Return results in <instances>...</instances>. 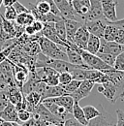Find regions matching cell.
Wrapping results in <instances>:
<instances>
[{"mask_svg":"<svg viewBox=\"0 0 124 126\" xmlns=\"http://www.w3.org/2000/svg\"><path fill=\"white\" fill-rule=\"evenodd\" d=\"M39 46L41 52L51 59H58V60H65L68 61L67 53L65 47H61L50 40L41 36L39 38Z\"/></svg>","mask_w":124,"mask_h":126,"instance_id":"obj_1","label":"cell"},{"mask_svg":"<svg viewBox=\"0 0 124 126\" xmlns=\"http://www.w3.org/2000/svg\"><path fill=\"white\" fill-rule=\"evenodd\" d=\"M75 48L80 54L83 62L85 63L90 69L98 70V71H104V70H108V69L112 68V67L108 66V64H106L102 59H100L96 54H92V53L86 51L85 49H80L77 46L75 47Z\"/></svg>","mask_w":124,"mask_h":126,"instance_id":"obj_2","label":"cell"},{"mask_svg":"<svg viewBox=\"0 0 124 126\" xmlns=\"http://www.w3.org/2000/svg\"><path fill=\"white\" fill-rule=\"evenodd\" d=\"M107 75L108 80L115 86L117 90L118 100H123L124 98V71H118L113 68L102 71Z\"/></svg>","mask_w":124,"mask_h":126,"instance_id":"obj_3","label":"cell"},{"mask_svg":"<svg viewBox=\"0 0 124 126\" xmlns=\"http://www.w3.org/2000/svg\"><path fill=\"white\" fill-rule=\"evenodd\" d=\"M53 2L56 5L57 9L59 10L62 17H64L66 19L78 20V21L83 23L80 16L76 13V11L74 10V8L72 6V3L69 0H53Z\"/></svg>","mask_w":124,"mask_h":126,"instance_id":"obj_4","label":"cell"},{"mask_svg":"<svg viewBox=\"0 0 124 126\" xmlns=\"http://www.w3.org/2000/svg\"><path fill=\"white\" fill-rule=\"evenodd\" d=\"M107 19L101 18V19H93V20H87L83 23V25L86 27V29L90 34L102 39L104 37L105 28L107 26Z\"/></svg>","mask_w":124,"mask_h":126,"instance_id":"obj_5","label":"cell"},{"mask_svg":"<svg viewBox=\"0 0 124 126\" xmlns=\"http://www.w3.org/2000/svg\"><path fill=\"white\" fill-rule=\"evenodd\" d=\"M32 112L37 113L40 118L45 120L46 123H48V124H56V125H63L64 124V121L61 120V119H59L58 117H56L54 114H52L43 105V103H40Z\"/></svg>","mask_w":124,"mask_h":126,"instance_id":"obj_6","label":"cell"},{"mask_svg":"<svg viewBox=\"0 0 124 126\" xmlns=\"http://www.w3.org/2000/svg\"><path fill=\"white\" fill-rule=\"evenodd\" d=\"M42 36L45 37L46 39L50 40L51 42L59 45L63 47H69L70 46L68 44H66L65 42H63L61 39L57 36L56 31H55V26H54V22H46L44 23V27L42 30Z\"/></svg>","mask_w":124,"mask_h":126,"instance_id":"obj_7","label":"cell"},{"mask_svg":"<svg viewBox=\"0 0 124 126\" xmlns=\"http://www.w3.org/2000/svg\"><path fill=\"white\" fill-rule=\"evenodd\" d=\"M95 83L93 82L92 80L89 79H84L81 81L80 85L78 86L76 91H74L72 94H70L72 96V98L74 99L75 102H79L81 99L87 97L88 95L90 94L91 90L93 89Z\"/></svg>","mask_w":124,"mask_h":126,"instance_id":"obj_8","label":"cell"},{"mask_svg":"<svg viewBox=\"0 0 124 126\" xmlns=\"http://www.w3.org/2000/svg\"><path fill=\"white\" fill-rule=\"evenodd\" d=\"M0 80L4 81L9 86L16 85L14 76H13V68L10 60L8 59L0 63Z\"/></svg>","mask_w":124,"mask_h":126,"instance_id":"obj_9","label":"cell"},{"mask_svg":"<svg viewBox=\"0 0 124 126\" xmlns=\"http://www.w3.org/2000/svg\"><path fill=\"white\" fill-rule=\"evenodd\" d=\"M102 4V11L104 17L108 21H115L117 20V15H116V6L117 2L114 0H101Z\"/></svg>","mask_w":124,"mask_h":126,"instance_id":"obj_10","label":"cell"},{"mask_svg":"<svg viewBox=\"0 0 124 126\" xmlns=\"http://www.w3.org/2000/svg\"><path fill=\"white\" fill-rule=\"evenodd\" d=\"M42 103H43V105H44L52 114H54L56 117H58L59 119H61L63 121H65V120H66L67 118H69V116L71 115V113H69L63 107H60V106L56 105V104H55L54 102H52L49 98H46L45 100H43Z\"/></svg>","mask_w":124,"mask_h":126,"instance_id":"obj_11","label":"cell"},{"mask_svg":"<svg viewBox=\"0 0 124 126\" xmlns=\"http://www.w3.org/2000/svg\"><path fill=\"white\" fill-rule=\"evenodd\" d=\"M122 51H124V46H121L115 42H108L106 41L105 39H101V43H100V48L98 52L101 53H108V54H112L117 56L118 54H120Z\"/></svg>","mask_w":124,"mask_h":126,"instance_id":"obj_12","label":"cell"},{"mask_svg":"<svg viewBox=\"0 0 124 126\" xmlns=\"http://www.w3.org/2000/svg\"><path fill=\"white\" fill-rule=\"evenodd\" d=\"M100 107V115L88 121L87 126H115V123L112 121L110 115L106 111L102 105Z\"/></svg>","mask_w":124,"mask_h":126,"instance_id":"obj_13","label":"cell"},{"mask_svg":"<svg viewBox=\"0 0 124 126\" xmlns=\"http://www.w3.org/2000/svg\"><path fill=\"white\" fill-rule=\"evenodd\" d=\"M89 36H90V33L86 29V27L84 25H81L76 32L72 43L80 49H86Z\"/></svg>","mask_w":124,"mask_h":126,"instance_id":"obj_14","label":"cell"},{"mask_svg":"<svg viewBox=\"0 0 124 126\" xmlns=\"http://www.w3.org/2000/svg\"><path fill=\"white\" fill-rule=\"evenodd\" d=\"M105 18L102 11V4L101 0H90V9L85 16L84 22L87 20H93V19H101Z\"/></svg>","mask_w":124,"mask_h":126,"instance_id":"obj_15","label":"cell"},{"mask_svg":"<svg viewBox=\"0 0 124 126\" xmlns=\"http://www.w3.org/2000/svg\"><path fill=\"white\" fill-rule=\"evenodd\" d=\"M76 45H74L73 43L70 44V47H66L65 50H66V53H67V57H68V62L72 63L74 65H78V66H81V67H84L86 69H90L85 63L83 62L80 54L76 50Z\"/></svg>","mask_w":124,"mask_h":126,"instance_id":"obj_16","label":"cell"},{"mask_svg":"<svg viewBox=\"0 0 124 126\" xmlns=\"http://www.w3.org/2000/svg\"><path fill=\"white\" fill-rule=\"evenodd\" d=\"M71 3L74 10L80 16L82 22L84 23L85 16H87L90 9V0H72Z\"/></svg>","mask_w":124,"mask_h":126,"instance_id":"obj_17","label":"cell"},{"mask_svg":"<svg viewBox=\"0 0 124 126\" xmlns=\"http://www.w3.org/2000/svg\"><path fill=\"white\" fill-rule=\"evenodd\" d=\"M0 117L4 121H10V122H17L19 123V119L17 116V110L16 109L15 105L12 103H8V105L5 107L4 110H1Z\"/></svg>","mask_w":124,"mask_h":126,"instance_id":"obj_18","label":"cell"},{"mask_svg":"<svg viewBox=\"0 0 124 126\" xmlns=\"http://www.w3.org/2000/svg\"><path fill=\"white\" fill-rule=\"evenodd\" d=\"M49 99L52 102H54L56 105L63 107L69 113L72 114V110H73V106H74L75 101L71 95H62L59 97H54V98H49Z\"/></svg>","mask_w":124,"mask_h":126,"instance_id":"obj_19","label":"cell"},{"mask_svg":"<svg viewBox=\"0 0 124 126\" xmlns=\"http://www.w3.org/2000/svg\"><path fill=\"white\" fill-rule=\"evenodd\" d=\"M83 25V23L74 20V19H66L65 18V28H66V38L68 42H73L74 36L78 31V29Z\"/></svg>","mask_w":124,"mask_h":126,"instance_id":"obj_20","label":"cell"},{"mask_svg":"<svg viewBox=\"0 0 124 126\" xmlns=\"http://www.w3.org/2000/svg\"><path fill=\"white\" fill-rule=\"evenodd\" d=\"M25 98V104H26V110L32 112L35 110V108L42 103V96L37 91H32L28 94L24 95Z\"/></svg>","mask_w":124,"mask_h":126,"instance_id":"obj_21","label":"cell"},{"mask_svg":"<svg viewBox=\"0 0 124 126\" xmlns=\"http://www.w3.org/2000/svg\"><path fill=\"white\" fill-rule=\"evenodd\" d=\"M101 84L103 85V92H102V94L104 95L110 103L114 104L118 100L117 90H116L115 86L109 80L104 82V83H101Z\"/></svg>","mask_w":124,"mask_h":126,"instance_id":"obj_22","label":"cell"},{"mask_svg":"<svg viewBox=\"0 0 124 126\" xmlns=\"http://www.w3.org/2000/svg\"><path fill=\"white\" fill-rule=\"evenodd\" d=\"M62 95H68L66 93V91L64 90L63 86L58 84L55 86H48L46 85L44 92L42 93V101L45 100L46 98H54V97H59Z\"/></svg>","mask_w":124,"mask_h":126,"instance_id":"obj_23","label":"cell"},{"mask_svg":"<svg viewBox=\"0 0 124 126\" xmlns=\"http://www.w3.org/2000/svg\"><path fill=\"white\" fill-rule=\"evenodd\" d=\"M7 94H8V99L9 102L12 103L13 105H17L19 103L22 102L23 100V94L21 92V90L16 86V85H13V86H9L7 89Z\"/></svg>","mask_w":124,"mask_h":126,"instance_id":"obj_24","label":"cell"},{"mask_svg":"<svg viewBox=\"0 0 124 126\" xmlns=\"http://www.w3.org/2000/svg\"><path fill=\"white\" fill-rule=\"evenodd\" d=\"M0 28L5 33H7L12 39L17 37L16 27L14 24V22L6 19L4 16H2V15H0Z\"/></svg>","mask_w":124,"mask_h":126,"instance_id":"obj_25","label":"cell"},{"mask_svg":"<svg viewBox=\"0 0 124 126\" xmlns=\"http://www.w3.org/2000/svg\"><path fill=\"white\" fill-rule=\"evenodd\" d=\"M72 114H73V117L78 121L79 123L83 124V125H87L88 124V121L87 119L85 118L84 116V112L82 108L79 106L78 102H75L74 103V106H73V110H72Z\"/></svg>","mask_w":124,"mask_h":126,"instance_id":"obj_26","label":"cell"},{"mask_svg":"<svg viewBox=\"0 0 124 126\" xmlns=\"http://www.w3.org/2000/svg\"><path fill=\"white\" fill-rule=\"evenodd\" d=\"M100 43H101V39L94 36L92 34H90L88 42H87V46H86V51L92 53V54H96L99 51L100 48Z\"/></svg>","mask_w":124,"mask_h":126,"instance_id":"obj_27","label":"cell"},{"mask_svg":"<svg viewBox=\"0 0 124 126\" xmlns=\"http://www.w3.org/2000/svg\"><path fill=\"white\" fill-rule=\"evenodd\" d=\"M54 26H55V31L57 36L61 39L63 42H65L66 44H68L70 46L71 42H68L67 41V38H66V28H65V18L61 17L59 20H57L55 23H54Z\"/></svg>","mask_w":124,"mask_h":126,"instance_id":"obj_28","label":"cell"},{"mask_svg":"<svg viewBox=\"0 0 124 126\" xmlns=\"http://www.w3.org/2000/svg\"><path fill=\"white\" fill-rule=\"evenodd\" d=\"M35 21V17L31 13H23V14H19L17 15L16 18V22L22 27H25L27 25H31L33 22Z\"/></svg>","mask_w":124,"mask_h":126,"instance_id":"obj_29","label":"cell"},{"mask_svg":"<svg viewBox=\"0 0 124 126\" xmlns=\"http://www.w3.org/2000/svg\"><path fill=\"white\" fill-rule=\"evenodd\" d=\"M107 23L108 24H107V26L105 28L103 39H105L106 41H108V42H114V38H115V35H116V31H117L118 26L113 25L111 23H108V21H107Z\"/></svg>","mask_w":124,"mask_h":126,"instance_id":"obj_30","label":"cell"},{"mask_svg":"<svg viewBox=\"0 0 124 126\" xmlns=\"http://www.w3.org/2000/svg\"><path fill=\"white\" fill-rule=\"evenodd\" d=\"M83 112H84V116L85 118L87 119V121L91 120L93 118L97 117L98 115H100V110H98L96 107L94 106H90V105H87L85 107L82 108Z\"/></svg>","mask_w":124,"mask_h":126,"instance_id":"obj_31","label":"cell"},{"mask_svg":"<svg viewBox=\"0 0 124 126\" xmlns=\"http://www.w3.org/2000/svg\"><path fill=\"white\" fill-rule=\"evenodd\" d=\"M81 81H82V80L72 79L68 84H66V85H62V86H63L64 90L66 91V93H67L68 95H70V94H72L74 91H76L78 88V86L80 85Z\"/></svg>","mask_w":124,"mask_h":126,"instance_id":"obj_32","label":"cell"},{"mask_svg":"<svg viewBox=\"0 0 124 126\" xmlns=\"http://www.w3.org/2000/svg\"><path fill=\"white\" fill-rule=\"evenodd\" d=\"M96 55L102 59L106 64H108V66L112 67L113 68V64H114V61H115V55H112V54H108V53H101V52H97Z\"/></svg>","mask_w":124,"mask_h":126,"instance_id":"obj_33","label":"cell"},{"mask_svg":"<svg viewBox=\"0 0 124 126\" xmlns=\"http://www.w3.org/2000/svg\"><path fill=\"white\" fill-rule=\"evenodd\" d=\"M16 16H17V13H16V11L13 6L6 7V10H5V13H4V17L6 19H8L10 21H15Z\"/></svg>","mask_w":124,"mask_h":126,"instance_id":"obj_34","label":"cell"},{"mask_svg":"<svg viewBox=\"0 0 124 126\" xmlns=\"http://www.w3.org/2000/svg\"><path fill=\"white\" fill-rule=\"evenodd\" d=\"M113 69L118 70V71H124V51H122L120 54H118L115 57Z\"/></svg>","mask_w":124,"mask_h":126,"instance_id":"obj_35","label":"cell"},{"mask_svg":"<svg viewBox=\"0 0 124 126\" xmlns=\"http://www.w3.org/2000/svg\"><path fill=\"white\" fill-rule=\"evenodd\" d=\"M59 84L60 85H66V84H68L72 79V75H71V73H69V72H64V73H60L59 74Z\"/></svg>","mask_w":124,"mask_h":126,"instance_id":"obj_36","label":"cell"},{"mask_svg":"<svg viewBox=\"0 0 124 126\" xmlns=\"http://www.w3.org/2000/svg\"><path fill=\"white\" fill-rule=\"evenodd\" d=\"M17 116H18L19 121L23 123V122L27 121L31 117V112L25 109H21V110H17Z\"/></svg>","mask_w":124,"mask_h":126,"instance_id":"obj_37","label":"cell"},{"mask_svg":"<svg viewBox=\"0 0 124 126\" xmlns=\"http://www.w3.org/2000/svg\"><path fill=\"white\" fill-rule=\"evenodd\" d=\"M8 103H9V99H8L7 90H1L0 91V111L5 109Z\"/></svg>","mask_w":124,"mask_h":126,"instance_id":"obj_38","label":"cell"},{"mask_svg":"<svg viewBox=\"0 0 124 126\" xmlns=\"http://www.w3.org/2000/svg\"><path fill=\"white\" fill-rule=\"evenodd\" d=\"M114 42L121 45V46H124V28H122V27L117 28L116 35L114 38Z\"/></svg>","mask_w":124,"mask_h":126,"instance_id":"obj_39","label":"cell"},{"mask_svg":"<svg viewBox=\"0 0 124 126\" xmlns=\"http://www.w3.org/2000/svg\"><path fill=\"white\" fill-rule=\"evenodd\" d=\"M13 7L15 8V10L16 11L17 15L23 14V13H30V10L27 9V8H25V6H23V5H22L20 2H18V1L16 2L15 4L13 5Z\"/></svg>","mask_w":124,"mask_h":126,"instance_id":"obj_40","label":"cell"},{"mask_svg":"<svg viewBox=\"0 0 124 126\" xmlns=\"http://www.w3.org/2000/svg\"><path fill=\"white\" fill-rule=\"evenodd\" d=\"M116 117H117V120H116V123L115 126H124V111L120 109H117L116 110Z\"/></svg>","mask_w":124,"mask_h":126,"instance_id":"obj_41","label":"cell"},{"mask_svg":"<svg viewBox=\"0 0 124 126\" xmlns=\"http://www.w3.org/2000/svg\"><path fill=\"white\" fill-rule=\"evenodd\" d=\"M64 126H87V125H83L81 123H79L78 121H77L73 116L72 117H69L67 118L65 121H64Z\"/></svg>","mask_w":124,"mask_h":126,"instance_id":"obj_42","label":"cell"},{"mask_svg":"<svg viewBox=\"0 0 124 126\" xmlns=\"http://www.w3.org/2000/svg\"><path fill=\"white\" fill-rule=\"evenodd\" d=\"M32 26L34 28L35 32H41L43 30V27H44V23L42 21H39V20H35L33 23H32Z\"/></svg>","mask_w":124,"mask_h":126,"instance_id":"obj_43","label":"cell"},{"mask_svg":"<svg viewBox=\"0 0 124 126\" xmlns=\"http://www.w3.org/2000/svg\"><path fill=\"white\" fill-rule=\"evenodd\" d=\"M24 32H25V34H27L28 36H32V35H34V34L36 33L35 30H34V28H33V26H32V24L25 26V27H24Z\"/></svg>","mask_w":124,"mask_h":126,"instance_id":"obj_44","label":"cell"},{"mask_svg":"<svg viewBox=\"0 0 124 126\" xmlns=\"http://www.w3.org/2000/svg\"><path fill=\"white\" fill-rule=\"evenodd\" d=\"M108 23L113 24V25H116V26H118V27L124 28V18H122V19H117V20H115V21H108Z\"/></svg>","mask_w":124,"mask_h":126,"instance_id":"obj_45","label":"cell"},{"mask_svg":"<svg viewBox=\"0 0 124 126\" xmlns=\"http://www.w3.org/2000/svg\"><path fill=\"white\" fill-rule=\"evenodd\" d=\"M17 0H3L2 1V5L6 8V7H10V6H13L16 2Z\"/></svg>","mask_w":124,"mask_h":126,"instance_id":"obj_46","label":"cell"},{"mask_svg":"<svg viewBox=\"0 0 124 126\" xmlns=\"http://www.w3.org/2000/svg\"><path fill=\"white\" fill-rule=\"evenodd\" d=\"M8 87H9V85H8L7 83H5L4 81L0 80V91H1V90H6Z\"/></svg>","mask_w":124,"mask_h":126,"instance_id":"obj_47","label":"cell"},{"mask_svg":"<svg viewBox=\"0 0 124 126\" xmlns=\"http://www.w3.org/2000/svg\"><path fill=\"white\" fill-rule=\"evenodd\" d=\"M1 126H14V122H10V121H2Z\"/></svg>","mask_w":124,"mask_h":126,"instance_id":"obj_48","label":"cell"},{"mask_svg":"<svg viewBox=\"0 0 124 126\" xmlns=\"http://www.w3.org/2000/svg\"><path fill=\"white\" fill-rule=\"evenodd\" d=\"M14 126H23V125L20 124V123H17V122H14Z\"/></svg>","mask_w":124,"mask_h":126,"instance_id":"obj_49","label":"cell"},{"mask_svg":"<svg viewBox=\"0 0 124 126\" xmlns=\"http://www.w3.org/2000/svg\"><path fill=\"white\" fill-rule=\"evenodd\" d=\"M46 126H64V125H56V124H47Z\"/></svg>","mask_w":124,"mask_h":126,"instance_id":"obj_50","label":"cell"},{"mask_svg":"<svg viewBox=\"0 0 124 126\" xmlns=\"http://www.w3.org/2000/svg\"><path fill=\"white\" fill-rule=\"evenodd\" d=\"M2 121H3V119L0 117V126H1V123H2Z\"/></svg>","mask_w":124,"mask_h":126,"instance_id":"obj_51","label":"cell"},{"mask_svg":"<svg viewBox=\"0 0 124 126\" xmlns=\"http://www.w3.org/2000/svg\"><path fill=\"white\" fill-rule=\"evenodd\" d=\"M2 1L3 0H0V8H1V5H2Z\"/></svg>","mask_w":124,"mask_h":126,"instance_id":"obj_52","label":"cell"},{"mask_svg":"<svg viewBox=\"0 0 124 126\" xmlns=\"http://www.w3.org/2000/svg\"><path fill=\"white\" fill-rule=\"evenodd\" d=\"M69 1H70V2H71V1H72V0H69Z\"/></svg>","mask_w":124,"mask_h":126,"instance_id":"obj_53","label":"cell"},{"mask_svg":"<svg viewBox=\"0 0 124 126\" xmlns=\"http://www.w3.org/2000/svg\"><path fill=\"white\" fill-rule=\"evenodd\" d=\"M0 112H1V111H0Z\"/></svg>","mask_w":124,"mask_h":126,"instance_id":"obj_54","label":"cell"}]
</instances>
